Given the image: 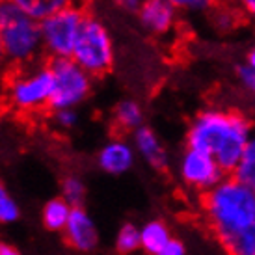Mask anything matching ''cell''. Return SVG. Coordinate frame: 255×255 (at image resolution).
Returning a JSON list of instances; mask_svg holds the SVG:
<instances>
[{
	"label": "cell",
	"mask_w": 255,
	"mask_h": 255,
	"mask_svg": "<svg viewBox=\"0 0 255 255\" xmlns=\"http://www.w3.org/2000/svg\"><path fill=\"white\" fill-rule=\"evenodd\" d=\"M181 175L188 184L201 188L203 192L216 186L226 177V173L222 171V168L213 156L203 153V151H196V149L188 147H186L183 160H181Z\"/></svg>",
	"instance_id": "obj_9"
},
{
	"label": "cell",
	"mask_w": 255,
	"mask_h": 255,
	"mask_svg": "<svg viewBox=\"0 0 255 255\" xmlns=\"http://www.w3.org/2000/svg\"><path fill=\"white\" fill-rule=\"evenodd\" d=\"M49 67L52 73V95H50L49 112L78 108L90 99L95 78L90 73H86L73 58L50 60Z\"/></svg>",
	"instance_id": "obj_7"
},
{
	"label": "cell",
	"mask_w": 255,
	"mask_h": 255,
	"mask_svg": "<svg viewBox=\"0 0 255 255\" xmlns=\"http://www.w3.org/2000/svg\"><path fill=\"white\" fill-rule=\"evenodd\" d=\"M50 121L52 125L62 130V132H69L78 125L80 121V116H78L77 108H65V110H54L50 112Z\"/></svg>",
	"instance_id": "obj_21"
},
{
	"label": "cell",
	"mask_w": 255,
	"mask_h": 255,
	"mask_svg": "<svg viewBox=\"0 0 255 255\" xmlns=\"http://www.w3.org/2000/svg\"><path fill=\"white\" fill-rule=\"evenodd\" d=\"M237 78L241 80L242 86H246L248 90H252V86H254V82H255V71L244 62L242 65L237 67Z\"/></svg>",
	"instance_id": "obj_24"
},
{
	"label": "cell",
	"mask_w": 255,
	"mask_h": 255,
	"mask_svg": "<svg viewBox=\"0 0 255 255\" xmlns=\"http://www.w3.org/2000/svg\"><path fill=\"white\" fill-rule=\"evenodd\" d=\"M73 60L93 78L108 75L116 64V45L108 26L101 17L88 11L73 50Z\"/></svg>",
	"instance_id": "obj_5"
},
{
	"label": "cell",
	"mask_w": 255,
	"mask_h": 255,
	"mask_svg": "<svg viewBox=\"0 0 255 255\" xmlns=\"http://www.w3.org/2000/svg\"><path fill=\"white\" fill-rule=\"evenodd\" d=\"M216 2H220V4H229V6H237L239 0H216Z\"/></svg>",
	"instance_id": "obj_32"
},
{
	"label": "cell",
	"mask_w": 255,
	"mask_h": 255,
	"mask_svg": "<svg viewBox=\"0 0 255 255\" xmlns=\"http://www.w3.org/2000/svg\"><path fill=\"white\" fill-rule=\"evenodd\" d=\"M0 41L7 69L45 62L41 22L21 9L15 0H0Z\"/></svg>",
	"instance_id": "obj_3"
},
{
	"label": "cell",
	"mask_w": 255,
	"mask_h": 255,
	"mask_svg": "<svg viewBox=\"0 0 255 255\" xmlns=\"http://www.w3.org/2000/svg\"><path fill=\"white\" fill-rule=\"evenodd\" d=\"M7 196H9V192H7L6 184H4L2 181H0V201H2V199H6Z\"/></svg>",
	"instance_id": "obj_31"
},
{
	"label": "cell",
	"mask_w": 255,
	"mask_h": 255,
	"mask_svg": "<svg viewBox=\"0 0 255 255\" xmlns=\"http://www.w3.org/2000/svg\"><path fill=\"white\" fill-rule=\"evenodd\" d=\"M252 92H254V93H255V82H254V86H252Z\"/></svg>",
	"instance_id": "obj_33"
},
{
	"label": "cell",
	"mask_w": 255,
	"mask_h": 255,
	"mask_svg": "<svg viewBox=\"0 0 255 255\" xmlns=\"http://www.w3.org/2000/svg\"><path fill=\"white\" fill-rule=\"evenodd\" d=\"M179 11L186 13H201V11H211L216 6V0H168Z\"/></svg>",
	"instance_id": "obj_23"
},
{
	"label": "cell",
	"mask_w": 255,
	"mask_h": 255,
	"mask_svg": "<svg viewBox=\"0 0 255 255\" xmlns=\"http://www.w3.org/2000/svg\"><path fill=\"white\" fill-rule=\"evenodd\" d=\"M88 11L84 4H75L41 21L43 52L47 62L73 56Z\"/></svg>",
	"instance_id": "obj_6"
},
{
	"label": "cell",
	"mask_w": 255,
	"mask_h": 255,
	"mask_svg": "<svg viewBox=\"0 0 255 255\" xmlns=\"http://www.w3.org/2000/svg\"><path fill=\"white\" fill-rule=\"evenodd\" d=\"M246 64L255 71V47H252V49L248 50V54H246Z\"/></svg>",
	"instance_id": "obj_30"
},
{
	"label": "cell",
	"mask_w": 255,
	"mask_h": 255,
	"mask_svg": "<svg viewBox=\"0 0 255 255\" xmlns=\"http://www.w3.org/2000/svg\"><path fill=\"white\" fill-rule=\"evenodd\" d=\"M132 145L134 151L142 156L143 160L158 171H164L168 168V153L164 149L160 138L151 127L143 125L132 134Z\"/></svg>",
	"instance_id": "obj_12"
},
{
	"label": "cell",
	"mask_w": 255,
	"mask_h": 255,
	"mask_svg": "<svg viewBox=\"0 0 255 255\" xmlns=\"http://www.w3.org/2000/svg\"><path fill=\"white\" fill-rule=\"evenodd\" d=\"M136 19L151 37L164 39L179 28V9L168 0H143Z\"/></svg>",
	"instance_id": "obj_8"
},
{
	"label": "cell",
	"mask_w": 255,
	"mask_h": 255,
	"mask_svg": "<svg viewBox=\"0 0 255 255\" xmlns=\"http://www.w3.org/2000/svg\"><path fill=\"white\" fill-rule=\"evenodd\" d=\"M65 244L78 254H92L99 246V229L92 214L84 207L73 209L71 218L64 229Z\"/></svg>",
	"instance_id": "obj_10"
},
{
	"label": "cell",
	"mask_w": 255,
	"mask_h": 255,
	"mask_svg": "<svg viewBox=\"0 0 255 255\" xmlns=\"http://www.w3.org/2000/svg\"><path fill=\"white\" fill-rule=\"evenodd\" d=\"M50 95L52 73L47 60L21 69H7L0 88V101L4 107L26 118L49 112Z\"/></svg>",
	"instance_id": "obj_4"
},
{
	"label": "cell",
	"mask_w": 255,
	"mask_h": 255,
	"mask_svg": "<svg viewBox=\"0 0 255 255\" xmlns=\"http://www.w3.org/2000/svg\"><path fill=\"white\" fill-rule=\"evenodd\" d=\"M158 255H184V246L179 241L171 239Z\"/></svg>",
	"instance_id": "obj_27"
},
{
	"label": "cell",
	"mask_w": 255,
	"mask_h": 255,
	"mask_svg": "<svg viewBox=\"0 0 255 255\" xmlns=\"http://www.w3.org/2000/svg\"><path fill=\"white\" fill-rule=\"evenodd\" d=\"M73 207L65 201L64 198L49 199L41 209V224L47 231L52 233H64L67 222L71 218Z\"/></svg>",
	"instance_id": "obj_14"
},
{
	"label": "cell",
	"mask_w": 255,
	"mask_h": 255,
	"mask_svg": "<svg viewBox=\"0 0 255 255\" xmlns=\"http://www.w3.org/2000/svg\"><path fill=\"white\" fill-rule=\"evenodd\" d=\"M112 2L118 9L125 11V13H130V15L138 13V9H140L143 4V0H112Z\"/></svg>",
	"instance_id": "obj_25"
},
{
	"label": "cell",
	"mask_w": 255,
	"mask_h": 255,
	"mask_svg": "<svg viewBox=\"0 0 255 255\" xmlns=\"http://www.w3.org/2000/svg\"><path fill=\"white\" fill-rule=\"evenodd\" d=\"M233 175L241 183L248 184L250 188L255 190V136L250 138L248 145L244 149V155H242L237 170L233 171Z\"/></svg>",
	"instance_id": "obj_19"
},
{
	"label": "cell",
	"mask_w": 255,
	"mask_h": 255,
	"mask_svg": "<svg viewBox=\"0 0 255 255\" xmlns=\"http://www.w3.org/2000/svg\"><path fill=\"white\" fill-rule=\"evenodd\" d=\"M86 194H88V188H86V183L82 177H78L75 173H69V175H65L62 179V183H60V198H64L73 209L84 207Z\"/></svg>",
	"instance_id": "obj_17"
},
{
	"label": "cell",
	"mask_w": 255,
	"mask_h": 255,
	"mask_svg": "<svg viewBox=\"0 0 255 255\" xmlns=\"http://www.w3.org/2000/svg\"><path fill=\"white\" fill-rule=\"evenodd\" d=\"M140 241H142V250L145 254L158 255L164 250V246L171 241V237L166 224L153 220L140 229Z\"/></svg>",
	"instance_id": "obj_16"
},
{
	"label": "cell",
	"mask_w": 255,
	"mask_h": 255,
	"mask_svg": "<svg viewBox=\"0 0 255 255\" xmlns=\"http://www.w3.org/2000/svg\"><path fill=\"white\" fill-rule=\"evenodd\" d=\"M7 73V64L6 58H4V49H2V41H0V88H2V80Z\"/></svg>",
	"instance_id": "obj_29"
},
{
	"label": "cell",
	"mask_w": 255,
	"mask_h": 255,
	"mask_svg": "<svg viewBox=\"0 0 255 255\" xmlns=\"http://www.w3.org/2000/svg\"><path fill=\"white\" fill-rule=\"evenodd\" d=\"M142 248V241H140V229L134 224H123L120 231L116 235V252L120 255H130L136 250Z\"/></svg>",
	"instance_id": "obj_18"
},
{
	"label": "cell",
	"mask_w": 255,
	"mask_h": 255,
	"mask_svg": "<svg viewBox=\"0 0 255 255\" xmlns=\"http://www.w3.org/2000/svg\"><path fill=\"white\" fill-rule=\"evenodd\" d=\"M15 4L24 9L30 17H34L36 21H45L50 15L62 11L65 7L82 4V0H15Z\"/></svg>",
	"instance_id": "obj_15"
},
{
	"label": "cell",
	"mask_w": 255,
	"mask_h": 255,
	"mask_svg": "<svg viewBox=\"0 0 255 255\" xmlns=\"http://www.w3.org/2000/svg\"><path fill=\"white\" fill-rule=\"evenodd\" d=\"M0 255H22L19 250L11 246V244H7V242L0 241Z\"/></svg>",
	"instance_id": "obj_28"
},
{
	"label": "cell",
	"mask_w": 255,
	"mask_h": 255,
	"mask_svg": "<svg viewBox=\"0 0 255 255\" xmlns=\"http://www.w3.org/2000/svg\"><path fill=\"white\" fill-rule=\"evenodd\" d=\"M227 255H255V226L222 244Z\"/></svg>",
	"instance_id": "obj_20"
},
{
	"label": "cell",
	"mask_w": 255,
	"mask_h": 255,
	"mask_svg": "<svg viewBox=\"0 0 255 255\" xmlns=\"http://www.w3.org/2000/svg\"><path fill=\"white\" fill-rule=\"evenodd\" d=\"M207 233L220 242L255 226V190L239 179L226 175L216 186L199 196Z\"/></svg>",
	"instance_id": "obj_2"
},
{
	"label": "cell",
	"mask_w": 255,
	"mask_h": 255,
	"mask_svg": "<svg viewBox=\"0 0 255 255\" xmlns=\"http://www.w3.org/2000/svg\"><path fill=\"white\" fill-rule=\"evenodd\" d=\"M143 120V108L136 99H121L112 110V125L120 134H134Z\"/></svg>",
	"instance_id": "obj_13"
},
{
	"label": "cell",
	"mask_w": 255,
	"mask_h": 255,
	"mask_svg": "<svg viewBox=\"0 0 255 255\" xmlns=\"http://www.w3.org/2000/svg\"><path fill=\"white\" fill-rule=\"evenodd\" d=\"M237 7L244 17H248L255 22V0H239Z\"/></svg>",
	"instance_id": "obj_26"
},
{
	"label": "cell",
	"mask_w": 255,
	"mask_h": 255,
	"mask_svg": "<svg viewBox=\"0 0 255 255\" xmlns=\"http://www.w3.org/2000/svg\"><path fill=\"white\" fill-rule=\"evenodd\" d=\"M134 145L123 136H114L97 153V166L108 175H123L134 164Z\"/></svg>",
	"instance_id": "obj_11"
},
{
	"label": "cell",
	"mask_w": 255,
	"mask_h": 255,
	"mask_svg": "<svg viewBox=\"0 0 255 255\" xmlns=\"http://www.w3.org/2000/svg\"><path fill=\"white\" fill-rule=\"evenodd\" d=\"M250 138L252 121L244 114L207 108L194 116L186 132V145L211 155L222 171L231 175L241 162Z\"/></svg>",
	"instance_id": "obj_1"
},
{
	"label": "cell",
	"mask_w": 255,
	"mask_h": 255,
	"mask_svg": "<svg viewBox=\"0 0 255 255\" xmlns=\"http://www.w3.org/2000/svg\"><path fill=\"white\" fill-rule=\"evenodd\" d=\"M21 218V207L11 196L0 201V224L2 226H11Z\"/></svg>",
	"instance_id": "obj_22"
}]
</instances>
